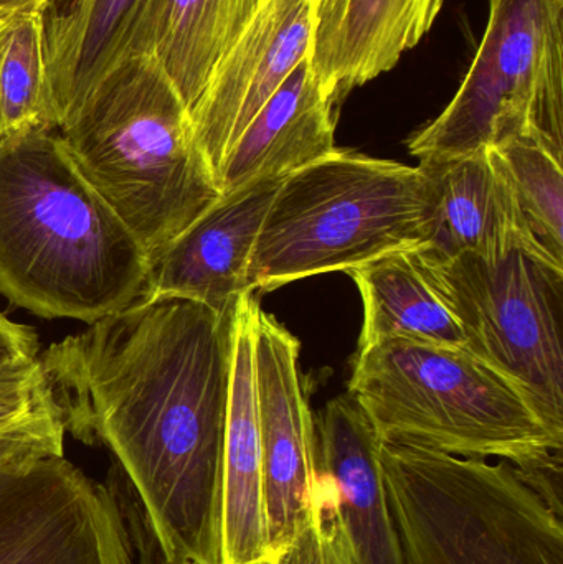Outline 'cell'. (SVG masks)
Masks as SVG:
<instances>
[{"label":"cell","instance_id":"cell-1","mask_svg":"<svg viewBox=\"0 0 563 564\" xmlns=\"http://www.w3.org/2000/svg\"><path fill=\"white\" fill-rule=\"evenodd\" d=\"M231 318L155 295L39 357L65 431L121 467L151 564H221Z\"/></svg>","mask_w":563,"mask_h":564},{"label":"cell","instance_id":"cell-2","mask_svg":"<svg viewBox=\"0 0 563 564\" xmlns=\"http://www.w3.org/2000/svg\"><path fill=\"white\" fill-rule=\"evenodd\" d=\"M148 278L144 248L55 128L0 135V294L10 304L93 324L144 299Z\"/></svg>","mask_w":563,"mask_h":564},{"label":"cell","instance_id":"cell-3","mask_svg":"<svg viewBox=\"0 0 563 564\" xmlns=\"http://www.w3.org/2000/svg\"><path fill=\"white\" fill-rule=\"evenodd\" d=\"M56 132L149 261L220 200L191 112L154 55L111 69Z\"/></svg>","mask_w":563,"mask_h":564},{"label":"cell","instance_id":"cell-4","mask_svg":"<svg viewBox=\"0 0 563 564\" xmlns=\"http://www.w3.org/2000/svg\"><path fill=\"white\" fill-rule=\"evenodd\" d=\"M347 393L382 443L498 457L518 469L562 453L518 387L466 348L409 338L359 348Z\"/></svg>","mask_w":563,"mask_h":564},{"label":"cell","instance_id":"cell-5","mask_svg":"<svg viewBox=\"0 0 563 564\" xmlns=\"http://www.w3.org/2000/svg\"><path fill=\"white\" fill-rule=\"evenodd\" d=\"M429 194L422 169L336 149L281 182L248 267V291L347 273L423 247Z\"/></svg>","mask_w":563,"mask_h":564},{"label":"cell","instance_id":"cell-6","mask_svg":"<svg viewBox=\"0 0 563 564\" xmlns=\"http://www.w3.org/2000/svg\"><path fill=\"white\" fill-rule=\"evenodd\" d=\"M407 564H563V523L501 460L380 444Z\"/></svg>","mask_w":563,"mask_h":564},{"label":"cell","instance_id":"cell-7","mask_svg":"<svg viewBox=\"0 0 563 564\" xmlns=\"http://www.w3.org/2000/svg\"><path fill=\"white\" fill-rule=\"evenodd\" d=\"M519 138L563 161V0H489L458 93L412 135L409 151L420 162L443 161Z\"/></svg>","mask_w":563,"mask_h":564},{"label":"cell","instance_id":"cell-8","mask_svg":"<svg viewBox=\"0 0 563 564\" xmlns=\"http://www.w3.org/2000/svg\"><path fill=\"white\" fill-rule=\"evenodd\" d=\"M413 253L462 325L466 350L516 384L563 441V268L519 248L492 260Z\"/></svg>","mask_w":563,"mask_h":564},{"label":"cell","instance_id":"cell-9","mask_svg":"<svg viewBox=\"0 0 563 564\" xmlns=\"http://www.w3.org/2000/svg\"><path fill=\"white\" fill-rule=\"evenodd\" d=\"M0 564H136L121 506L65 457L0 469Z\"/></svg>","mask_w":563,"mask_h":564},{"label":"cell","instance_id":"cell-10","mask_svg":"<svg viewBox=\"0 0 563 564\" xmlns=\"http://www.w3.org/2000/svg\"><path fill=\"white\" fill-rule=\"evenodd\" d=\"M253 390L270 555L306 527L320 489L316 423L301 380L300 341L260 304L253 311Z\"/></svg>","mask_w":563,"mask_h":564},{"label":"cell","instance_id":"cell-11","mask_svg":"<svg viewBox=\"0 0 563 564\" xmlns=\"http://www.w3.org/2000/svg\"><path fill=\"white\" fill-rule=\"evenodd\" d=\"M311 35L313 0H264L218 63L191 112L195 139L214 177L251 119L307 58Z\"/></svg>","mask_w":563,"mask_h":564},{"label":"cell","instance_id":"cell-12","mask_svg":"<svg viewBox=\"0 0 563 564\" xmlns=\"http://www.w3.org/2000/svg\"><path fill=\"white\" fill-rule=\"evenodd\" d=\"M169 0H46L43 45L53 126L116 66L152 55Z\"/></svg>","mask_w":563,"mask_h":564},{"label":"cell","instance_id":"cell-13","mask_svg":"<svg viewBox=\"0 0 563 564\" xmlns=\"http://www.w3.org/2000/svg\"><path fill=\"white\" fill-rule=\"evenodd\" d=\"M281 181L221 195L184 234L149 261L148 295H169L234 311L248 291V267Z\"/></svg>","mask_w":563,"mask_h":564},{"label":"cell","instance_id":"cell-14","mask_svg":"<svg viewBox=\"0 0 563 564\" xmlns=\"http://www.w3.org/2000/svg\"><path fill=\"white\" fill-rule=\"evenodd\" d=\"M419 167L429 194L426 241L419 248L442 258L473 253L488 260L519 248L557 264L526 230L511 185L488 149Z\"/></svg>","mask_w":563,"mask_h":564},{"label":"cell","instance_id":"cell-15","mask_svg":"<svg viewBox=\"0 0 563 564\" xmlns=\"http://www.w3.org/2000/svg\"><path fill=\"white\" fill-rule=\"evenodd\" d=\"M445 0H313L311 69L340 101L390 72L432 30Z\"/></svg>","mask_w":563,"mask_h":564},{"label":"cell","instance_id":"cell-16","mask_svg":"<svg viewBox=\"0 0 563 564\" xmlns=\"http://www.w3.org/2000/svg\"><path fill=\"white\" fill-rule=\"evenodd\" d=\"M317 469L329 479L354 564H407L372 423L349 393L317 421Z\"/></svg>","mask_w":563,"mask_h":564},{"label":"cell","instance_id":"cell-17","mask_svg":"<svg viewBox=\"0 0 563 564\" xmlns=\"http://www.w3.org/2000/svg\"><path fill=\"white\" fill-rule=\"evenodd\" d=\"M303 59L234 142L215 182L220 195L281 181L336 151V108Z\"/></svg>","mask_w":563,"mask_h":564},{"label":"cell","instance_id":"cell-18","mask_svg":"<svg viewBox=\"0 0 563 564\" xmlns=\"http://www.w3.org/2000/svg\"><path fill=\"white\" fill-rule=\"evenodd\" d=\"M253 292L238 297L231 318V370L224 456L221 564L268 558L260 431L253 390Z\"/></svg>","mask_w":563,"mask_h":564},{"label":"cell","instance_id":"cell-19","mask_svg":"<svg viewBox=\"0 0 563 564\" xmlns=\"http://www.w3.org/2000/svg\"><path fill=\"white\" fill-rule=\"evenodd\" d=\"M349 276L362 299L359 348L387 338L466 347L462 325L423 276L413 250L393 251Z\"/></svg>","mask_w":563,"mask_h":564},{"label":"cell","instance_id":"cell-20","mask_svg":"<svg viewBox=\"0 0 563 564\" xmlns=\"http://www.w3.org/2000/svg\"><path fill=\"white\" fill-rule=\"evenodd\" d=\"M264 0H169L154 58L188 112Z\"/></svg>","mask_w":563,"mask_h":564},{"label":"cell","instance_id":"cell-21","mask_svg":"<svg viewBox=\"0 0 563 564\" xmlns=\"http://www.w3.org/2000/svg\"><path fill=\"white\" fill-rule=\"evenodd\" d=\"M65 433L39 357L0 370V469L62 457Z\"/></svg>","mask_w":563,"mask_h":564},{"label":"cell","instance_id":"cell-22","mask_svg":"<svg viewBox=\"0 0 563 564\" xmlns=\"http://www.w3.org/2000/svg\"><path fill=\"white\" fill-rule=\"evenodd\" d=\"M505 172L532 240L563 267V161L534 139L488 148Z\"/></svg>","mask_w":563,"mask_h":564},{"label":"cell","instance_id":"cell-23","mask_svg":"<svg viewBox=\"0 0 563 564\" xmlns=\"http://www.w3.org/2000/svg\"><path fill=\"white\" fill-rule=\"evenodd\" d=\"M43 3L13 10L0 55V129L53 126L43 45Z\"/></svg>","mask_w":563,"mask_h":564},{"label":"cell","instance_id":"cell-24","mask_svg":"<svg viewBox=\"0 0 563 564\" xmlns=\"http://www.w3.org/2000/svg\"><path fill=\"white\" fill-rule=\"evenodd\" d=\"M273 558L277 564H354L333 486L323 473L306 527Z\"/></svg>","mask_w":563,"mask_h":564},{"label":"cell","instance_id":"cell-25","mask_svg":"<svg viewBox=\"0 0 563 564\" xmlns=\"http://www.w3.org/2000/svg\"><path fill=\"white\" fill-rule=\"evenodd\" d=\"M39 357V338L26 325L15 324L0 314V370Z\"/></svg>","mask_w":563,"mask_h":564},{"label":"cell","instance_id":"cell-26","mask_svg":"<svg viewBox=\"0 0 563 564\" xmlns=\"http://www.w3.org/2000/svg\"><path fill=\"white\" fill-rule=\"evenodd\" d=\"M36 2H46V0H0V12H13Z\"/></svg>","mask_w":563,"mask_h":564},{"label":"cell","instance_id":"cell-27","mask_svg":"<svg viewBox=\"0 0 563 564\" xmlns=\"http://www.w3.org/2000/svg\"><path fill=\"white\" fill-rule=\"evenodd\" d=\"M13 12H0V55H2L3 39H6L7 26H9L10 17ZM2 135V129H0Z\"/></svg>","mask_w":563,"mask_h":564},{"label":"cell","instance_id":"cell-28","mask_svg":"<svg viewBox=\"0 0 563 564\" xmlns=\"http://www.w3.org/2000/svg\"><path fill=\"white\" fill-rule=\"evenodd\" d=\"M251 564H277V562H274L273 556H268V558H263V560H260V562H255Z\"/></svg>","mask_w":563,"mask_h":564}]
</instances>
